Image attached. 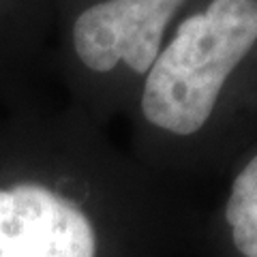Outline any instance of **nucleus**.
<instances>
[{
    "mask_svg": "<svg viewBox=\"0 0 257 257\" xmlns=\"http://www.w3.org/2000/svg\"><path fill=\"white\" fill-rule=\"evenodd\" d=\"M193 0H69V75L96 124L131 109L140 84Z\"/></svg>",
    "mask_w": 257,
    "mask_h": 257,
    "instance_id": "f03ea898",
    "label": "nucleus"
},
{
    "mask_svg": "<svg viewBox=\"0 0 257 257\" xmlns=\"http://www.w3.org/2000/svg\"><path fill=\"white\" fill-rule=\"evenodd\" d=\"M257 54V0H204L165 41L133 99L142 167L184 193L193 176L248 150V71Z\"/></svg>",
    "mask_w": 257,
    "mask_h": 257,
    "instance_id": "f257e3e1",
    "label": "nucleus"
},
{
    "mask_svg": "<svg viewBox=\"0 0 257 257\" xmlns=\"http://www.w3.org/2000/svg\"><path fill=\"white\" fill-rule=\"evenodd\" d=\"M197 248L210 257H257V150H244L231 163L219 214L202 221Z\"/></svg>",
    "mask_w": 257,
    "mask_h": 257,
    "instance_id": "7ed1b4c3",
    "label": "nucleus"
}]
</instances>
